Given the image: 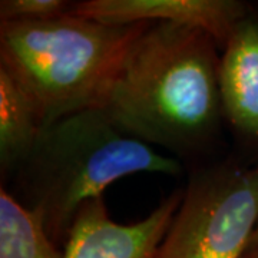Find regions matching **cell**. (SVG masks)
I'll list each match as a JSON object with an SVG mask.
<instances>
[{"mask_svg": "<svg viewBox=\"0 0 258 258\" xmlns=\"http://www.w3.org/2000/svg\"><path fill=\"white\" fill-rule=\"evenodd\" d=\"M218 43L205 30L148 23L123 56L101 108L122 131L176 155L201 152L222 116Z\"/></svg>", "mask_w": 258, "mask_h": 258, "instance_id": "1", "label": "cell"}, {"mask_svg": "<svg viewBox=\"0 0 258 258\" xmlns=\"http://www.w3.org/2000/svg\"><path fill=\"white\" fill-rule=\"evenodd\" d=\"M138 172L178 175L182 166L122 131L103 108H89L45 125L15 175L19 201L42 220L56 244L64 245L83 204Z\"/></svg>", "mask_w": 258, "mask_h": 258, "instance_id": "2", "label": "cell"}, {"mask_svg": "<svg viewBox=\"0 0 258 258\" xmlns=\"http://www.w3.org/2000/svg\"><path fill=\"white\" fill-rule=\"evenodd\" d=\"M147 26L105 25L72 13L0 22V68L26 91L47 125L101 108L126 50Z\"/></svg>", "mask_w": 258, "mask_h": 258, "instance_id": "3", "label": "cell"}, {"mask_svg": "<svg viewBox=\"0 0 258 258\" xmlns=\"http://www.w3.org/2000/svg\"><path fill=\"white\" fill-rule=\"evenodd\" d=\"M258 225V161L194 174L155 258H245Z\"/></svg>", "mask_w": 258, "mask_h": 258, "instance_id": "4", "label": "cell"}, {"mask_svg": "<svg viewBox=\"0 0 258 258\" xmlns=\"http://www.w3.org/2000/svg\"><path fill=\"white\" fill-rule=\"evenodd\" d=\"M184 189L168 195L144 220L113 221L103 197L81 207L66 238L63 258H155L174 220Z\"/></svg>", "mask_w": 258, "mask_h": 258, "instance_id": "5", "label": "cell"}, {"mask_svg": "<svg viewBox=\"0 0 258 258\" xmlns=\"http://www.w3.org/2000/svg\"><path fill=\"white\" fill-rule=\"evenodd\" d=\"M248 12L238 0H85L75 2L72 15L105 25L145 22L194 26L210 33L222 47Z\"/></svg>", "mask_w": 258, "mask_h": 258, "instance_id": "6", "label": "cell"}, {"mask_svg": "<svg viewBox=\"0 0 258 258\" xmlns=\"http://www.w3.org/2000/svg\"><path fill=\"white\" fill-rule=\"evenodd\" d=\"M222 116L244 147L258 152V16L248 12L221 47Z\"/></svg>", "mask_w": 258, "mask_h": 258, "instance_id": "7", "label": "cell"}, {"mask_svg": "<svg viewBox=\"0 0 258 258\" xmlns=\"http://www.w3.org/2000/svg\"><path fill=\"white\" fill-rule=\"evenodd\" d=\"M37 105L10 74L0 68V169L16 174L45 128Z\"/></svg>", "mask_w": 258, "mask_h": 258, "instance_id": "8", "label": "cell"}, {"mask_svg": "<svg viewBox=\"0 0 258 258\" xmlns=\"http://www.w3.org/2000/svg\"><path fill=\"white\" fill-rule=\"evenodd\" d=\"M0 258H63L42 220L2 186Z\"/></svg>", "mask_w": 258, "mask_h": 258, "instance_id": "9", "label": "cell"}, {"mask_svg": "<svg viewBox=\"0 0 258 258\" xmlns=\"http://www.w3.org/2000/svg\"><path fill=\"white\" fill-rule=\"evenodd\" d=\"M74 2L66 0H2L0 22L47 20L71 15Z\"/></svg>", "mask_w": 258, "mask_h": 258, "instance_id": "10", "label": "cell"}, {"mask_svg": "<svg viewBox=\"0 0 258 258\" xmlns=\"http://www.w3.org/2000/svg\"><path fill=\"white\" fill-rule=\"evenodd\" d=\"M247 257L248 258H258V225L257 230L254 232L251 242H249L248 251H247Z\"/></svg>", "mask_w": 258, "mask_h": 258, "instance_id": "11", "label": "cell"}, {"mask_svg": "<svg viewBox=\"0 0 258 258\" xmlns=\"http://www.w3.org/2000/svg\"><path fill=\"white\" fill-rule=\"evenodd\" d=\"M245 258H248V257H247V255H245Z\"/></svg>", "mask_w": 258, "mask_h": 258, "instance_id": "12", "label": "cell"}]
</instances>
